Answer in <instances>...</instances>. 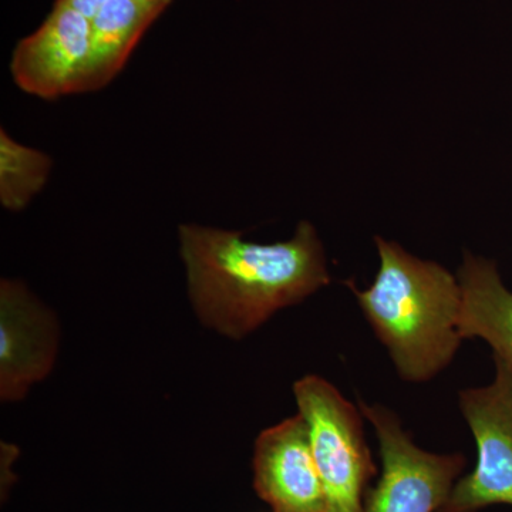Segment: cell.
Here are the masks:
<instances>
[{"label":"cell","mask_w":512,"mask_h":512,"mask_svg":"<svg viewBox=\"0 0 512 512\" xmlns=\"http://www.w3.org/2000/svg\"><path fill=\"white\" fill-rule=\"evenodd\" d=\"M178 239L192 309L205 328L225 338L244 339L330 284L325 248L309 221L275 244L194 224L180 225Z\"/></svg>","instance_id":"6da1fadb"},{"label":"cell","mask_w":512,"mask_h":512,"mask_svg":"<svg viewBox=\"0 0 512 512\" xmlns=\"http://www.w3.org/2000/svg\"><path fill=\"white\" fill-rule=\"evenodd\" d=\"M379 271L367 289L346 285L397 373L407 382H429L456 356L463 293L457 275L443 265L417 258L402 245L376 237Z\"/></svg>","instance_id":"7a4b0ae2"},{"label":"cell","mask_w":512,"mask_h":512,"mask_svg":"<svg viewBox=\"0 0 512 512\" xmlns=\"http://www.w3.org/2000/svg\"><path fill=\"white\" fill-rule=\"evenodd\" d=\"M306 420L313 457L326 494V512H363L377 466L359 412L328 380L316 375L293 384Z\"/></svg>","instance_id":"3957f363"},{"label":"cell","mask_w":512,"mask_h":512,"mask_svg":"<svg viewBox=\"0 0 512 512\" xmlns=\"http://www.w3.org/2000/svg\"><path fill=\"white\" fill-rule=\"evenodd\" d=\"M359 409L375 427L382 458V474L367 491L363 512L439 511L467 466L466 456L421 450L386 407L359 399Z\"/></svg>","instance_id":"277c9868"},{"label":"cell","mask_w":512,"mask_h":512,"mask_svg":"<svg viewBox=\"0 0 512 512\" xmlns=\"http://www.w3.org/2000/svg\"><path fill=\"white\" fill-rule=\"evenodd\" d=\"M495 377L460 392V409L477 444V464L460 477L437 512H478L512 507V370L494 357Z\"/></svg>","instance_id":"5b68a950"},{"label":"cell","mask_w":512,"mask_h":512,"mask_svg":"<svg viewBox=\"0 0 512 512\" xmlns=\"http://www.w3.org/2000/svg\"><path fill=\"white\" fill-rule=\"evenodd\" d=\"M90 55L92 20L56 0L42 26L15 47L10 73L23 92L55 100L84 93Z\"/></svg>","instance_id":"8992f818"},{"label":"cell","mask_w":512,"mask_h":512,"mask_svg":"<svg viewBox=\"0 0 512 512\" xmlns=\"http://www.w3.org/2000/svg\"><path fill=\"white\" fill-rule=\"evenodd\" d=\"M60 328L55 313L25 284L2 279L0 284V399H25L30 387L50 375L59 350Z\"/></svg>","instance_id":"52a82bcc"},{"label":"cell","mask_w":512,"mask_h":512,"mask_svg":"<svg viewBox=\"0 0 512 512\" xmlns=\"http://www.w3.org/2000/svg\"><path fill=\"white\" fill-rule=\"evenodd\" d=\"M254 490L272 512H326V494L301 414L262 431L255 440Z\"/></svg>","instance_id":"ba28073f"},{"label":"cell","mask_w":512,"mask_h":512,"mask_svg":"<svg viewBox=\"0 0 512 512\" xmlns=\"http://www.w3.org/2000/svg\"><path fill=\"white\" fill-rule=\"evenodd\" d=\"M463 293L458 329L463 339H483L512 370V292L491 259L464 252L457 272Z\"/></svg>","instance_id":"9c48e42d"},{"label":"cell","mask_w":512,"mask_h":512,"mask_svg":"<svg viewBox=\"0 0 512 512\" xmlns=\"http://www.w3.org/2000/svg\"><path fill=\"white\" fill-rule=\"evenodd\" d=\"M158 13L136 0H109L92 20V55L84 93L109 84L123 69Z\"/></svg>","instance_id":"30bf717a"},{"label":"cell","mask_w":512,"mask_h":512,"mask_svg":"<svg viewBox=\"0 0 512 512\" xmlns=\"http://www.w3.org/2000/svg\"><path fill=\"white\" fill-rule=\"evenodd\" d=\"M52 158L23 146L0 130V202L9 211H22L43 190L52 171Z\"/></svg>","instance_id":"8fae6325"},{"label":"cell","mask_w":512,"mask_h":512,"mask_svg":"<svg viewBox=\"0 0 512 512\" xmlns=\"http://www.w3.org/2000/svg\"><path fill=\"white\" fill-rule=\"evenodd\" d=\"M60 2L66 3L67 6L82 13L87 19L93 20L109 0H60Z\"/></svg>","instance_id":"7c38bea8"},{"label":"cell","mask_w":512,"mask_h":512,"mask_svg":"<svg viewBox=\"0 0 512 512\" xmlns=\"http://www.w3.org/2000/svg\"><path fill=\"white\" fill-rule=\"evenodd\" d=\"M136 2L147 6V8L153 9L154 12H157L158 15H161V13L167 9V6L170 5L171 0H136Z\"/></svg>","instance_id":"4fadbf2b"}]
</instances>
